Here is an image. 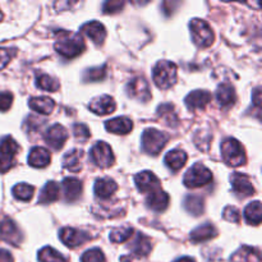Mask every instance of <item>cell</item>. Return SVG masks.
Returning <instances> with one entry per match:
<instances>
[{
    "label": "cell",
    "instance_id": "cell-1",
    "mask_svg": "<svg viewBox=\"0 0 262 262\" xmlns=\"http://www.w3.org/2000/svg\"><path fill=\"white\" fill-rule=\"evenodd\" d=\"M54 48L64 58L73 59L83 53L86 45H84L83 38L78 33L71 32V31H58Z\"/></svg>",
    "mask_w": 262,
    "mask_h": 262
},
{
    "label": "cell",
    "instance_id": "cell-2",
    "mask_svg": "<svg viewBox=\"0 0 262 262\" xmlns=\"http://www.w3.org/2000/svg\"><path fill=\"white\" fill-rule=\"evenodd\" d=\"M152 79L159 89H170L177 82V66L173 61H159L152 69Z\"/></svg>",
    "mask_w": 262,
    "mask_h": 262
},
{
    "label": "cell",
    "instance_id": "cell-3",
    "mask_svg": "<svg viewBox=\"0 0 262 262\" xmlns=\"http://www.w3.org/2000/svg\"><path fill=\"white\" fill-rule=\"evenodd\" d=\"M222 156L229 166H241L246 164V154L243 146L235 138H227L222 143Z\"/></svg>",
    "mask_w": 262,
    "mask_h": 262
},
{
    "label": "cell",
    "instance_id": "cell-4",
    "mask_svg": "<svg viewBox=\"0 0 262 262\" xmlns=\"http://www.w3.org/2000/svg\"><path fill=\"white\" fill-rule=\"evenodd\" d=\"M189 27H191V33H192V40L196 43L199 48H209L214 42V31L210 27L209 23L206 20L199 19V18H194L189 23Z\"/></svg>",
    "mask_w": 262,
    "mask_h": 262
},
{
    "label": "cell",
    "instance_id": "cell-5",
    "mask_svg": "<svg viewBox=\"0 0 262 262\" xmlns=\"http://www.w3.org/2000/svg\"><path fill=\"white\" fill-rule=\"evenodd\" d=\"M169 141V136L166 133L160 132L155 128H148L142 135V148L145 152L150 155H158L165 147Z\"/></svg>",
    "mask_w": 262,
    "mask_h": 262
},
{
    "label": "cell",
    "instance_id": "cell-6",
    "mask_svg": "<svg viewBox=\"0 0 262 262\" xmlns=\"http://www.w3.org/2000/svg\"><path fill=\"white\" fill-rule=\"evenodd\" d=\"M212 181V173L202 164H194L183 178L184 186L188 188H199Z\"/></svg>",
    "mask_w": 262,
    "mask_h": 262
},
{
    "label": "cell",
    "instance_id": "cell-7",
    "mask_svg": "<svg viewBox=\"0 0 262 262\" xmlns=\"http://www.w3.org/2000/svg\"><path fill=\"white\" fill-rule=\"evenodd\" d=\"M18 150V143L12 137H5L0 141V173H7L12 169Z\"/></svg>",
    "mask_w": 262,
    "mask_h": 262
},
{
    "label": "cell",
    "instance_id": "cell-8",
    "mask_svg": "<svg viewBox=\"0 0 262 262\" xmlns=\"http://www.w3.org/2000/svg\"><path fill=\"white\" fill-rule=\"evenodd\" d=\"M91 161L99 168H107L114 163V154L106 142H96L90 151Z\"/></svg>",
    "mask_w": 262,
    "mask_h": 262
},
{
    "label": "cell",
    "instance_id": "cell-9",
    "mask_svg": "<svg viewBox=\"0 0 262 262\" xmlns=\"http://www.w3.org/2000/svg\"><path fill=\"white\" fill-rule=\"evenodd\" d=\"M127 91L132 99L138 100V101L147 102L151 99V91L148 82L142 76L135 77L130 79L127 84Z\"/></svg>",
    "mask_w": 262,
    "mask_h": 262
},
{
    "label": "cell",
    "instance_id": "cell-10",
    "mask_svg": "<svg viewBox=\"0 0 262 262\" xmlns=\"http://www.w3.org/2000/svg\"><path fill=\"white\" fill-rule=\"evenodd\" d=\"M0 238L12 246H19L23 241V234L15 223L7 217L0 222Z\"/></svg>",
    "mask_w": 262,
    "mask_h": 262
},
{
    "label": "cell",
    "instance_id": "cell-11",
    "mask_svg": "<svg viewBox=\"0 0 262 262\" xmlns=\"http://www.w3.org/2000/svg\"><path fill=\"white\" fill-rule=\"evenodd\" d=\"M59 237H60V241L64 245L68 246V247L71 248L78 247V246L83 245L87 241L91 239L89 233L74 229V228H63V229L60 230Z\"/></svg>",
    "mask_w": 262,
    "mask_h": 262
},
{
    "label": "cell",
    "instance_id": "cell-12",
    "mask_svg": "<svg viewBox=\"0 0 262 262\" xmlns=\"http://www.w3.org/2000/svg\"><path fill=\"white\" fill-rule=\"evenodd\" d=\"M135 182L137 184V188L142 193H152V192L161 189L160 181L151 171H141V173H138L135 177Z\"/></svg>",
    "mask_w": 262,
    "mask_h": 262
},
{
    "label": "cell",
    "instance_id": "cell-13",
    "mask_svg": "<svg viewBox=\"0 0 262 262\" xmlns=\"http://www.w3.org/2000/svg\"><path fill=\"white\" fill-rule=\"evenodd\" d=\"M230 182H232V187L234 193L238 196L248 197L252 196L255 193V187H253L252 182H251L250 177L242 173H234L230 177Z\"/></svg>",
    "mask_w": 262,
    "mask_h": 262
},
{
    "label": "cell",
    "instance_id": "cell-14",
    "mask_svg": "<svg viewBox=\"0 0 262 262\" xmlns=\"http://www.w3.org/2000/svg\"><path fill=\"white\" fill-rule=\"evenodd\" d=\"M67 140H68V132L60 124L51 125L45 133V141L54 150H60L64 143L67 142Z\"/></svg>",
    "mask_w": 262,
    "mask_h": 262
},
{
    "label": "cell",
    "instance_id": "cell-15",
    "mask_svg": "<svg viewBox=\"0 0 262 262\" xmlns=\"http://www.w3.org/2000/svg\"><path fill=\"white\" fill-rule=\"evenodd\" d=\"M212 96L209 91H205V90H196V91L191 92V94L187 95V97L184 99L186 102V106L188 107L191 112H196V110H202L209 105V102L211 101Z\"/></svg>",
    "mask_w": 262,
    "mask_h": 262
},
{
    "label": "cell",
    "instance_id": "cell-16",
    "mask_svg": "<svg viewBox=\"0 0 262 262\" xmlns=\"http://www.w3.org/2000/svg\"><path fill=\"white\" fill-rule=\"evenodd\" d=\"M90 110L95 114L99 115H106L112 114L115 109H117V104H115V100L113 99L109 95H102V96L96 97V99L92 100L89 105Z\"/></svg>",
    "mask_w": 262,
    "mask_h": 262
},
{
    "label": "cell",
    "instance_id": "cell-17",
    "mask_svg": "<svg viewBox=\"0 0 262 262\" xmlns=\"http://www.w3.org/2000/svg\"><path fill=\"white\" fill-rule=\"evenodd\" d=\"M132 237L133 241L129 243V248L132 251L133 257H146L151 252L150 238L142 233H137Z\"/></svg>",
    "mask_w": 262,
    "mask_h": 262
},
{
    "label": "cell",
    "instance_id": "cell-18",
    "mask_svg": "<svg viewBox=\"0 0 262 262\" xmlns=\"http://www.w3.org/2000/svg\"><path fill=\"white\" fill-rule=\"evenodd\" d=\"M81 33L86 35L90 40L94 41L95 43H102L106 38V30L104 26L97 20H92V22L84 23L81 27Z\"/></svg>",
    "mask_w": 262,
    "mask_h": 262
},
{
    "label": "cell",
    "instance_id": "cell-19",
    "mask_svg": "<svg viewBox=\"0 0 262 262\" xmlns=\"http://www.w3.org/2000/svg\"><path fill=\"white\" fill-rule=\"evenodd\" d=\"M94 191L96 197L101 200H106L118 191V184L112 178L97 179L96 183H95Z\"/></svg>",
    "mask_w": 262,
    "mask_h": 262
},
{
    "label": "cell",
    "instance_id": "cell-20",
    "mask_svg": "<svg viewBox=\"0 0 262 262\" xmlns=\"http://www.w3.org/2000/svg\"><path fill=\"white\" fill-rule=\"evenodd\" d=\"M64 191V197L68 202H74L79 199L82 194V183L77 178H66L61 183Z\"/></svg>",
    "mask_w": 262,
    "mask_h": 262
},
{
    "label": "cell",
    "instance_id": "cell-21",
    "mask_svg": "<svg viewBox=\"0 0 262 262\" xmlns=\"http://www.w3.org/2000/svg\"><path fill=\"white\" fill-rule=\"evenodd\" d=\"M146 202H147L148 207L152 209L154 211L163 212L168 209L169 194L164 192L163 189H159V191L152 192V193H148Z\"/></svg>",
    "mask_w": 262,
    "mask_h": 262
},
{
    "label": "cell",
    "instance_id": "cell-22",
    "mask_svg": "<svg viewBox=\"0 0 262 262\" xmlns=\"http://www.w3.org/2000/svg\"><path fill=\"white\" fill-rule=\"evenodd\" d=\"M105 128L109 132L115 133V135H127V133H129L132 130L133 123L127 117H119L107 120L105 123Z\"/></svg>",
    "mask_w": 262,
    "mask_h": 262
},
{
    "label": "cell",
    "instance_id": "cell-23",
    "mask_svg": "<svg viewBox=\"0 0 262 262\" xmlns=\"http://www.w3.org/2000/svg\"><path fill=\"white\" fill-rule=\"evenodd\" d=\"M232 262H261V253L257 248L243 246L237 252L233 253Z\"/></svg>",
    "mask_w": 262,
    "mask_h": 262
},
{
    "label": "cell",
    "instance_id": "cell-24",
    "mask_svg": "<svg viewBox=\"0 0 262 262\" xmlns=\"http://www.w3.org/2000/svg\"><path fill=\"white\" fill-rule=\"evenodd\" d=\"M50 152L43 147H33L28 155V164L33 168H45L50 163Z\"/></svg>",
    "mask_w": 262,
    "mask_h": 262
},
{
    "label": "cell",
    "instance_id": "cell-25",
    "mask_svg": "<svg viewBox=\"0 0 262 262\" xmlns=\"http://www.w3.org/2000/svg\"><path fill=\"white\" fill-rule=\"evenodd\" d=\"M28 105H30V107L33 110V112L42 115L51 114L54 107H55V102H54V100L46 96L32 97V99H30V101H28Z\"/></svg>",
    "mask_w": 262,
    "mask_h": 262
},
{
    "label": "cell",
    "instance_id": "cell-26",
    "mask_svg": "<svg viewBox=\"0 0 262 262\" xmlns=\"http://www.w3.org/2000/svg\"><path fill=\"white\" fill-rule=\"evenodd\" d=\"M158 117L160 118L164 124L169 127L176 128L179 123L178 114H177L176 107L171 104H163L158 107Z\"/></svg>",
    "mask_w": 262,
    "mask_h": 262
},
{
    "label": "cell",
    "instance_id": "cell-27",
    "mask_svg": "<svg viewBox=\"0 0 262 262\" xmlns=\"http://www.w3.org/2000/svg\"><path fill=\"white\" fill-rule=\"evenodd\" d=\"M216 99H217V102L224 107L233 105L235 102V99H237L234 87H233L230 83H222L219 87H217Z\"/></svg>",
    "mask_w": 262,
    "mask_h": 262
},
{
    "label": "cell",
    "instance_id": "cell-28",
    "mask_svg": "<svg viewBox=\"0 0 262 262\" xmlns=\"http://www.w3.org/2000/svg\"><path fill=\"white\" fill-rule=\"evenodd\" d=\"M166 166H168L170 170L178 171L179 169H182L184 166L187 161V154L182 150H171L166 154L165 159Z\"/></svg>",
    "mask_w": 262,
    "mask_h": 262
},
{
    "label": "cell",
    "instance_id": "cell-29",
    "mask_svg": "<svg viewBox=\"0 0 262 262\" xmlns=\"http://www.w3.org/2000/svg\"><path fill=\"white\" fill-rule=\"evenodd\" d=\"M82 156H83L82 151L71 150L64 155L63 166L72 173H77L82 169Z\"/></svg>",
    "mask_w": 262,
    "mask_h": 262
},
{
    "label": "cell",
    "instance_id": "cell-30",
    "mask_svg": "<svg viewBox=\"0 0 262 262\" xmlns=\"http://www.w3.org/2000/svg\"><path fill=\"white\" fill-rule=\"evenodd\" d=\"M217 235V230L215 229L214 225L211 224H205L201 227L196 228L193 232H191V239L193 242H206V241L215 238Z\"/></svg>",
    "mask_w": 262,
    "mask_h": 262
},
{
    "label": "cell",
    "instance_id": "cell-31",
    "mask_svg": "<svg viewBox=\"0 0 262 262\" xmlns=\"http://www.w3.org/2000/svg\"><path fill=\"white\" fill-rule=\"evenodd\" d=\"M245 219L250 225H257L261 224L262 222V211H261V204L260 201H253L248 205L245 209Z\"/></svg>",
    "mask_w": 262,
    "mask_h": 262
},
{
    "label": "cell",
    "instance_id": "cell-32",
    "mask_svg": "<svg viewBox=\"0 0 262 262\" xmlns=\"http://www.w3.org/2000/svg\"><path fill=\"white\" fill-rule=\"evenodd\" d=\"M59 199V186L55 182H48L42 189H41L38 204H51Z\"/></svg>",
    "mask_w": 262,
    "mask_h": 262
},
{
    "label": "cell",
    "instance_id": "cell-33",
    "mask_svg": "<svg viewBox=\"0 0 262 262\" xmlns=\"http://www.w3.org/2000/svg\"><path fill=\"white\" fill-rule=\"evenodd\" d=\"M184 207L188 212H191L194 216H199L204 212V200L201 196L196 194H189L184 200Z\"/></svg>",
    "mask_w": 262,
    "mask_h": 262
},
{
    "label": "cell",
    "instance_id": "cell-34",
    "mask_svg": "<svg viewBox=\"0 0 262 262\" xmlns=\"http://www.w3.org/2000/svg\"><path fill=\"white\" fill-rule=\"evenodd\" d=\"M36 84H37L38 89L50 92L58 91L59 89V82L54 79L53 77L43 73H37V76H36Z\"/></svg>",
    "mask_w": 262,
    "mask_h": 262
},
{
    "label": "cell",
    "instance_id": "cell-35",
    "mask_svg": "<svg viewBox=\"0 0 262 262\" xmlns=\"http://www.w3.org/2000/svg\"><path fill=\"white\" fill-rule=\"evenodd\" d=\"M13 194L19 201H30L33 197V192H35V187L30 186L26 183H19L17 186L13 187L12 189Z\"/></svg>",
    "mask_w": 262,
    "mask_h": 262
},
{
    "label": "cell",
    "instance_id": "cell-36",
    "mask_svg": "<svg viewBox=\"0 0 262 262\" xmlns=\"http://www.w3.org/2000/svg\"><path fill=\"white\" fill-rule=\"evenodd\" d=\"M135 230L130 227H120L110 233V241L113 243H124L125 241L130 239Z\"/></svg>",
    "mask_w": 262,
    "mask_h": 262
},
{
    "label": "cell",
    "instance_id": "cell-37",
    "mask_svg": "<svg viewBox=\"0 0 262 262\" xmlns=\"http://www.w3.org/2000/svg\"><path fill=\"white\" fill-rule=\"evenodd\" d=\"M38 261L40 262H68L58 251L51 247H43L38 252Z\"/></svg>",
    "mask_w": 262,
    "mask_h": 262
},
{
    "label": "cell",
    "instance_id": "cell-38",
    "mask_svg": "<svg viewBox=\"0 0 262 262\" xmlns=\"http://www.w3.org/2000/svg\"><path fill=\"white\" fill-rule=\"evenodd\" d=\"M106 76V67H96V68H91L89 71H86L84 73V79L89 82H97L101 81Z\"/></svg>",
    "mask_w": 262,
    "mask_h": 262
},
{
    "label": "cell",
    "instance_id": "cell-39",
    "mask_svg": "<svg viewBox=\"0 0 262 262\" xmlns=\"http://www.w3.org/2000/svg\"><path fill=\"white\" fill-rule=\"evenodd\" d=\"M81 262H106V258H105V255L101 250L92 248V250H89L83 253Z\"/></svg>",
    "mask_w": 262,
    "mask_h": 262
},
{
    "label": "cell",
    "instance_id": "cell-40",
    "mask_svg": "<svg viewBox=\"0 0 262 262\" xmlns=\"http://www.w3.org/2000/svg\"><path fill=\"white\" fill-rule=\"evenodd\" d=\"M124 5H125L124 2H119V0H110V2L104 3V5H102V10H104L105 14H114V13L120 12Z\"/></svg>",
    "mask_w": 262,
    "mask_h": 262
},
{
    "label": "cell",
    "instance_id": "cell-41",
    "mask_svg": "<svg viewBox=\"0 0 262 262\" xmlns=\"http://www.w3.org/2000/svg\"><path fill=\"white\" fill-rule=\"evenodd\" d=\"M73 135L81 142H84L86 140H89L90 137V130L87 128V125L81 124V123H76L73 125Z\"/></svg>",
    "mask_w": 262,
    "mask_h": 262
},
{
    "label": "cell",
    "instance_id": "cell-42",
    "mask_svg": "<svg viewBox=\"0 0 262 262\" xmlns=\"http://www.w3.org/2000/svg\"><path fill=\"white\" fill-rule=\"evenodd\" d=\"M15 55V49H3L0 48V71L8 66L13 56Z\"/></svg>",
    "mask_w": 262,
    "mask_h": 262
},
{
    "label": "cell",
    "instance_id": "cell-43",
    "mask_svg": "<svg viewBox=\"0 0 262 262\" xmlns=\"http://www.w3.org/2000/svg\"><path fill=\"white\" fill-rule=\"evenodd\" d=\"M223 216L225 220L232 223H238L241 220V212L238 211L237 207L234 206H228L225 207L224 212H223Z\"/></svg>",
    "mask_w": 262,
    "mask_h": 262
},
{
    "label": "cell",
    "instance_id": "cell-44",
    "mask_svg": "<svg viewBox=\"0 0 262 262\" xmlns=\"http://www.w3.org/2000/svg\"><path fill=\"white\" fill-rule=\"evenodd\" d=\"M13 95L10 92H0V112H7L12 106Z\"/></svg>",
    "mask_w": 262,
    "mask_h": 262
},
{
    "label": "cell",
    "instance_id": "cell-45",
    "mask_svg": "<svg viewBox=\"0 0 262 262\" xmlns=\"http://www.w3.org/2000/svg\"><path fill=\"white\" fill-rule=\"evenodd\" d=\"M42 124L43 120L38 119V118L33 117V115H30L27 118V120H26V127H27L28 132H31V130H38Z\"/></svg>",
    "mask_w": 262,
    "mask_h": 262
},
{
    "label": "cell",
    "instance_id": "cell-46",
    "mask_svg": "<svg viewBox=\"0 0 262 262\" xmlns=\"http://www.w3.org/2000/svg\"><path fill=\"white\" fill-rule=\"evenodd\" d=\"M0 262H14V260L8 251L0 250Z\"/></svg>",
    "mask_w": 262,
    "mask_h": 262
},
{
    "label": "cell",
    "instance_id": "cell-47",
    "mask_svg": "<svg viewBox=\"0 0 262 262\" xmlns=\"http://www.w3.org/2000/svg\"><path fill=\"white\" fill-rule=\"evenodd\" d=\"M174 262H194V260L191 257H182V258H178V260H176Z\"/></svg>",
    "mask_w": 262,
    "mask_h": 262
},
{
    "label": "cell",
    "instance_id": "cell-48",
    "mask_svg": "<svg viewBox=\"0 0 262 262\" xmlns=\"http://www.w3.org/2000/svg\"><path fill=\"white\" fill-rule=\"evenodd\" d=\"M3 18V14H2V12H0V19H2Z\"/></svg>",
    "mask_w": 262,
    "mask_h": 262
}]
</instances>
